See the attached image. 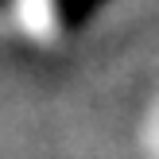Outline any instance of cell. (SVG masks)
Wrapping results in <instances>:
<instances>
[{
  "label": "cell",
  "instance_id": "obj_1",
  "mask_svg": "<svg viewBox=\"0 0 159 159\" xmlns=\"http://www.w3.org/2000/svg\"><path fill=\"white\" fill-rule=\"evenodd\" d=\"M152 159H159V116H155V124H152Z\"/></svg>",
  "mask_w": 159,
  "mask_h": 159
}]
</instances>
